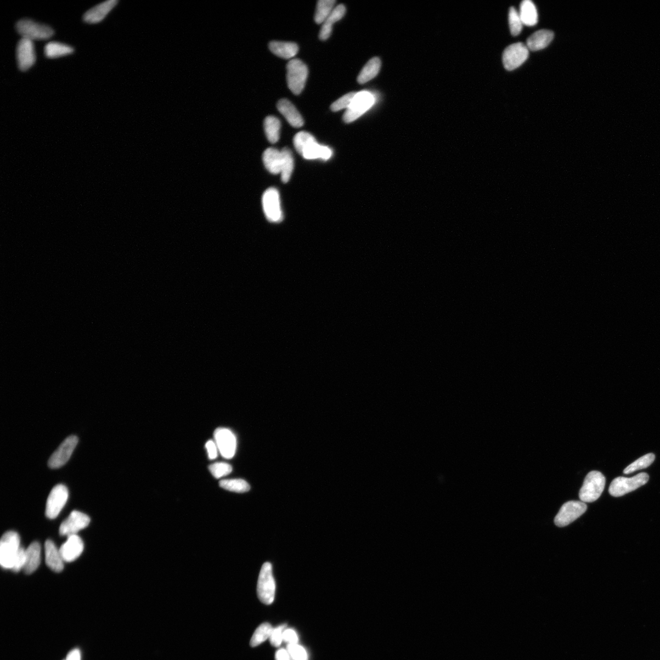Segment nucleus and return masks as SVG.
<instances>
[{
    "label": "nucleus",
    "instance_id": "obj_1",
    "mask_svg": "<svg viewBox=\"0 0 660 660\" xmlns=\"http://www.w3.org/2000/svg\"><path fill=\"white\" fill-rule=\"evenodd\" d=\"M616 151V137L600 120L581 121L573 130V163L585 187L600 189L608 179Z\"/></svg>",
    "mask_w": 660,
    "mask_h": 660
},
{
    "label": "nucleus",
    "instance_id": "obj_2",
    "mask_svg": "<svg viewBox=\"0 0 660 660\" xmlns=\"http://www.w3.org/2000/svg\"><path fill=\"white\" fill-rule=\"evenodd\" d=\"M31 56L45 77L61 81L99 78L109 68L99 52L70 45L58 37L39 39L32 47Z\"/></svg>",
    "mask_w": 660,
    "mask_h": 660
},
{
    "label": "nucleus",
    "instance_id": "obj_3",
    "mask_svg": "<svg viewBox=\"0 0 660 660\" xmlns=\"http://www.w3.org/2000/svg\"><path fill=\"white\" fill-rule=\"evenodd\" d=\"M524 403L530 431L538 443L558 445L566 441L560 392L555 379L539 376L532 380Z\"/></svg>",
    "mask_w": 660,
    "mask_h": 660
},
{
    "label": "nucleus",
    "instance_id": "obj_4",
    "mask_svg": "<svg viewBox=\"0 0 660 660\" xmlns=\"http://www.w3.org/2000/svg\"><path fill=\"white\" fill-rule=\"evenodd\" d=\"M32 113L39 140H56L70 124V110L67 87L64 81L49 77L36 84L32 99Z\"/></svg>",
    "mask_w": 660,
    "mask_h": 660
},
{
    "label": "nucleus",
    "instance_id": "obj_5",
    "mask_svg": "<svg viewBox=\"0 0 660 660\" xmlns=\"http://www.w3.org/2000/svg\"><path fill=\"white\" fill-rule=\"evenodd\" d=\"M555 217L584 253L598 255L608 249V241L599 223L578 200L561 198L556 205Z\"/></svg>",
    "mask_w": 660,
    "mask_h": 660
},
{
    "label": "nucleus",
    "instance_id": "obj_6",
    "mask_svg": "<svg viewBox=\"0 0 660 660\" xmlns=\"http://www.w3.org/2000/svg\"><path fill=\"white\" fill-rule=\"evenodd\" d=\"M237 5L234 0H218L193 10L169 27L167 39L178 47H193L207 39L220 21Z\"/></svg>",
    "mask_w": 660,
    "mask_h": 660
},
{
    "label": "nucleus",
    "instance_id": "obj_7",
    "mask_svg": "<svg viewBox=\"0 0 660 660\" xmlns=\"http://www.w3.org/2000/svg\"><path fill=\"white\" fill-rule=\"evenodd\" d=\"M538 95L548 110L568 118H580L598 103V93L589 84L545 82Z\"/></svg>",
    "mask_w": 660,
    "mask_h": 660
},
{
    "label": "nucleus",
    "instance_id": "obj_8",
    "mask_svg": "<svg viewBox=\"0 0 660 660\" xmlns=\"http://www.w3.org/2000/svg\"><path fill=\"white\" fill-rule=\"evenodd\" d=\"M526 323L536 342L546 349L561 346L564 329L562 303L549 296H537L526 308Z\"/></svg>",
    "mask_w": 660,
    "mask_h": 660
},
{
    "label": "nucleus",
    "instance_id": "obj_9",
    "mask_svg": "<svg viewBox=\"0 0 660 660\" xmlns=\"http://www.w3.org/2000/svg\"><path fill=\"white\" fill-rule=\"evenodd\" d=\"M602 311L613 319L642 318L653 322L660 318V296L638 289L633 283L613 295Z\"/></svg>",
    "mask_w": 660,
    "mask_h": 660
},
{
    "label": "nucleus",
    "instance_id": "obj_10",
    "mask_svg": "<svg viewBox=\"0 0 660 660\" xmlns=\"http://www.w3.org/2000/svg\"><path fill=\"white\" fill-rule=\"evenodd\" d=\"M564 329L561 338L562 360L568 366L577 365L588 340L589 325L579 297L570 295L562 301Z\"/></svg>",
    "mask_w": 660,
    "mask_h": 660
},
{
    "label": "nucleus",
    "instance_id": "obj_11",
    "mask_svg": "<svg viewBox=\"0 0 660 660\" xmlns=\"http://www.w3.org/2000/svg\"><path fill=\"white\" fill-rule=\"evenodd\" d=\"M561 244L556 237L538 231L528 242V260L532 273L542 286L548 287L559 278Z\"/></svg>",
    "mask_w": 660,
    "mask_h": 660
},
{
    "label": "nucleus",
    "instance_id": "obj_12",
    "mask_svg": "<svg viewBox=\"0 0 660 660\" xmlns=\"http://www.w3.org/2000/svg\"><path fill=\"white\" fill-rule=\"evenodd\" d=\"M89 102L94 115L110 116L141 109L147 103V98L141 92L120 84L102 83L90 92Z\"/></svg>",
    "mask_w": 660,
    "mask_h": 660
},
{
    "label": "nucleus",
    "instance_id": "obj_13",
    "mask_svg": "<svg viewBox=\"0 0 660 660\" xmlns=\"http://www.w3.org/2000/svg\"><path fill=\"white\" fill-rule=\"evenodd\" d=\"M631 276L619 265L601 263L591 270L588 276V289L591 299L603 310L606 301L623 287L633 284Z\"/></svg>",
    "mask_w": 660,
    "mask_h": 660
},
{
    "label": "nucleus",
    "instance_id": "obj_14",
    "mask_svg": "<svg viewBox=\"0 0 660 660\" xmlns=\"http://www.w3.org/2000/svg\"><path fill=\"white\" fill-rule=\"evenodd\" d=\"M660 30V0H640L635 4L630 27V44L647 47Z\"/></svg>",
    "mask_w": 660,
    "mask_h": 660
},
{
    "label": "nucleus",
    "instance_id": "obj_15",
    "mask_svg": "<svg viewBox=\"0 0 660 660\" xmlns=\"http://www.w3.org/2000/svg\"><path fill=\"white\" fill-rule=\"evenodd\" d=\"M660 72V30L646 47L640 67H638V77L644 81H651Z\"/></svg>",
    "mask_w": 660,
    "mask_h": 660
}]
</instances>
